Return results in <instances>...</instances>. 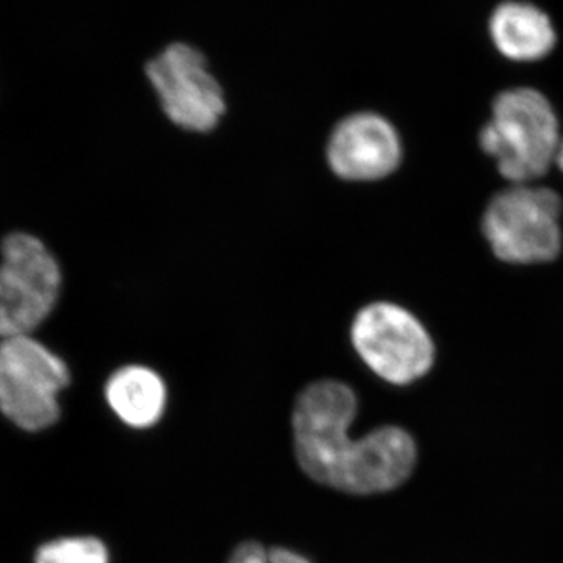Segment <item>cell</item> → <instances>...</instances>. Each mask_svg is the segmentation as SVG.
I'll use <instances>...</instances> for the list:
<instances>
[{"label":"cell","instance_id":"6da1fadb","mask_svg":"<svg viewBox=\"0 0 563 563\" xmlns=\"http://www.w3.org/2000/svg\"><path fill=\"white\" fill-rule=\"evenodd\" d=\"M357 410V395L342 380L307 385L292 407L296 459L310 479L325 487L350 495L390 492L413 472L412 435L398 426H384L354 440L347 431Z\"/></svg>","mask_w":563,"mask_h":563},{"label":"cell","instance_id":"7a4b0ae2","mask_svg":"<svg viewBox=\"0 0 563 563\" xmlns=\"http://www.w3.org/2000/svg\"><path fill=\"white\" fill-rule=\"evenodd\" d=\"M561 141L553 107L532 88L503 91L479 135L485 154L514 185L542 177L555 162Z\"/></svg>","mask_w":563,"mask_h":563},{"label":"cell","instance_id":"3957f363","mask_svg":"<svg viewBox=\"0 0 563 563\" xmlns=\"http://www.w3.org/2000/svg\"><path fill=\"white\" fill-rule=\"evenodd\" d=\"M562 199L547 187L512 185L488 203L483 231L493 254L507 263L551 262L562 250Z\"/></svg>","mask_w":563,"mask_h":563},{"label":"cell","instance_id":"277c9868","mask_svg":"<svg viewBox=\"0 0 563 563\" xmlns=\"http://www.w3.org/2000/svg\"><path fill=\"white\" fill-rule=\"evenodd\" d=\"M350 336L358 358L391 385L413 384L435 362V344L428 329L399 303H366L352 318Z\"/></svg>","mask_w":563,"mask_h":563},{"label":"cell","instance_id":"5b68a950","mask_svg":"<svg viewBox=\"0 0 563 563\" xmlns=\"http://www.w3.org/2000/svg\"><path fill=\"white\" fill-rule=\"evenodd\" d=\"M69 379L66 363L31 336L0 342V410L18 428H51L60 417L58 395Z\"/></svg>","mask_w":563,"mask_h":563},{"label":"cell","instance_id":"8992f818","mask_svg":"<svg viewBox=\"0 0 563 563\" xmlns=\"http://www.w3.org/2000/svg\"><path fill=\"white\" fill-rule=\"evenodd\" d=\"M62 291L51 251L29 233H11L0 247V339L29 335L49 317Z\"/></svg>","mask_w":563,"mask_h":563},{"label":"cell","instance_id":"52a82bcc","mask_svg":"<svg viewBox=\"0 0 563 563\" xmlns=\"http://www.w3.org/2000/svg\"><path fill=\"white\" fill-rule=\"evenodd\" d=\"M146 77L165 117L190 133H209L220 125L228 103L206 55L188 43H173L146 65Z\"/></svg>","mask_w":563,"mask_h":563},{"label":"cell","instance_id":"ba28073f","mask_svg":"<svg viewBox=\"0 0 563 563\" xmlns=\"http://www.w3.org/2000/svg\"><path fill=\"white\" fill-rule=\"evenodd\" d=\"M333 176L352 184L387 179L402 162V141L383 114L355 111L336 122L325 144Z\"/></svg>","mask_w":563,"mask_h":563},{"label":"cell","instance_id":"9c48e42d","mask_svg":"<svg viewBox=\"0 0 563 563\" xmlns=\"http://www.w3.org/2000/svg\"><path fill=\"white\" fill-rule=\"evenodd\" d=\"M496 49L514 62H537L554 49L553 22L539 7L528 2H504L490 18Z\"/></svg>","mask_w":563,"mask_h":563},{"label":"cell","instance_id":"30bf717a","mask_svg":"<svg viewBox=\"0 0 563 563\" xmlns=\"http://www.w3.org/2000/svg\"><path fill=\"white\" fill-rule=\"evenodd\" d=\"M106 399L124 424L146 429L162 420L168 390L161 374L150 366L128 365L111 374Z\"/></svg>","mask_w":563,"mask_h":563},{"label":"cell","instance_id":"8fae6325","mask_svg":"<svg viewBox=\"0 0 563 563\" xmlns=\"http://www.w3.org/2000/svg\"><path fill=\"white\" fill-rule=\"evenodd\" d=\"M35 563H110V554L96 537H66L43 544Z\"/></svg>","mask_w":563,"mask_h":563},{"label":"cell","instance_id":"7c38bea8","mask_svg":"<svg viewBox=\"0 0 563 563\" xmlns=\"http://www.w3.org/2000/svg\"><path fill=\"white\" fill-rule=\"evenodd\" d=\"M228 563H272L269 548L258 542H244L235 548Z\"/></svg>","mask_w":563,"mask_h":563},{"label":"cell","instance_id":"4fadbf2b","mask_svg":"<svg viewBox=\"0 0 563 563\" xmlns=\"http://www.w3.org/2000/svg\"><path fill=\"white\" fill-rule=\"evenodd\" d=\"M269 562L272 563H312L306 555L288 550V548H269Z\"/></svg>","mask_w":563,"mask_h":563},{"label":"cell","instance_id":"5bb4252c","mask_svg":"<svg viewBox=\"0 0 563 563\" xmlns=\"http://www.w3.org/2000/svg\"><path fill=\"white\" fill-rule=\"evenodd\" d=\"M555 163H558L559 168L563 173V140L561 141V146H559L558 155H555Z\"/></svg>","mask_w":563,"mask_h":563}]
</instances>
